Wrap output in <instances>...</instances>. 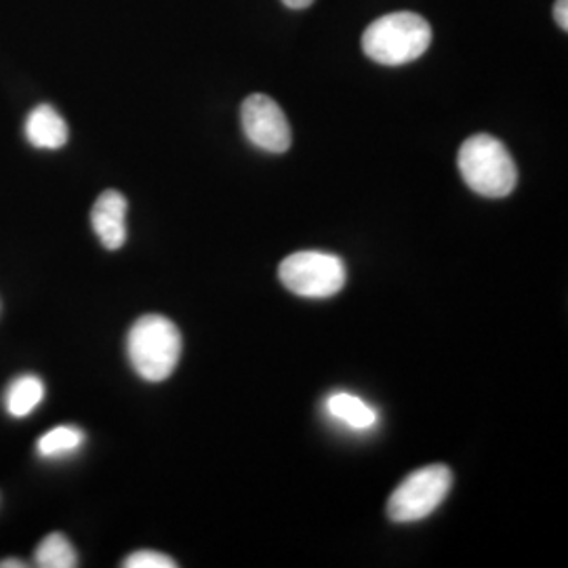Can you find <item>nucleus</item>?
Instances as JSON below:
<instances>
[{
	"label": "nucleus",
	"mask_w": 568,
	"mask_h": 568,
	"mask_svg": "<svg viewBox=\"0 0 568 568\" xmlns=\"http://www.w3.org/2000/svg\"><path fill=\"white\" fill-rule=\"evenodd\" d=\"M182 333L169 318L159 314L142 316L131 326L126 354L135 373L145 382H164L173 375L182 358Z\"/></svg>",
	"instance_id": "f257e3e1"
},
{
	"label": "nucleus",
	"mask_w": 568,
	"mask_h": 568,
	"mask_svg": "<svg viewBox=\"0 0 568 568\" xmlns=\"http://www.w3.org/2000/svg\"><path fill=\"white\" fill-rule=\"evenodd\" d=\"M457 166L469 190L487 199H504L518 183V169L508 148L487 133L471 135L464 142Z\"/></svg>",
	"instance_id": "f03ea898"
},
{
	"label": "nucleus",
	"mask_w": 568,
	"mask_h": 568,
	"mask_svg": "<svg viewBox=\"0 0 568 568\" xmlns=\"http://www.w3.org/2000/svg\"><path fill=\"white\" fill-rule=\"evenodd\" d=\"M432 42V28L417 13H389L373 21L363 34V51L382 65H405L419 60Z\"/></svg>",
	"instance_id": "7ed1b4c3"
},
{
	"label": "nucleus",
	"mask_w": 568,
	"mask_h": 568,
	"mask_svg": "<svg viewBox=\"0 0 568 568\" xmlns=\"http://www.w3.org/2000/svg\"><path fill=\"white\" fill-rule=\"evenodd\" d=\"M453 487V471L443 464L422 467L406 476L403 485L387 499V516L392 523H419L447 499Z\"/></svg>",
	"instance_id": "20e7f679"
},
{
	"label": "nucleus",
	"mask_w": 568,
	"mask_h": 568,
	"mask_svg": "<svg viewBox=\"0 0 568 568\" xmlns=\"http://www.w3.org/2000/svg\"><path fill=\"white\" fill-rule=\"evenodd\" d=\"M278 276L291 293L310 300H325L344 288L345 265L337 255L302 251L284 260Z\"/></svg>",
	"instance_id": "39448f33"
},
{
	"label": "nucleus",
	"mask_w": 568,
	"mask_h": 568,
	"mask_svg": "<svg viewBox=\"0 0 568 568\" xmlns=\"http://www.w3.org/2000/svg\"><path fill=\"white\" fill-rule=\"evenodd\" d=\"M241 121L246 140L264 152L284 154L293 143L283 108L267 95H248L241 110Z\"/></svg>",
	"instance_id": "423d86ee"
},
{
	"label": "nucleus",
	"mask_w": 568,
	"mask_h": 568,
	"mask_svg": "<svg viewBox=\"0 0 568 568\" xmlns=\"http://www.w3.org/2000/svg\"><path fill=\"white\" fill-rule=\"evenodd\" d=\"M126 206L119 190H105L93 204L91 225L108 251H119L126 241Z\"/></svg>",
	"instance_id": "0eeeda50"
},
{
	"label": "nucleus",
	"mask_w": 568,
	"mask_h": 568,
	"mask_svg": "<svg viewBox=\"0 0 568 568\" xmlns=\"http://www.w3.org/2000/svg\"><path fill=\"white\" fill-rule=\"evenodd\" d=\"M23 131L28 142L39 150H60L68 143V135H70L63 116L49 103L37 105L28 114Z\"/></svg>",
	"instance_id": "6e6552de"
},
{
	"label": "nucleus",
	"mask_w": 568,
	"mask_h": 568,
	"mask_svg": "<svg viewBox=\"0 0 568 568\" xmlns=\"http://www.w3.org/2000/svg\"><path fill=\"white\" fill-rule=\"evenodd\" d=\"M326 413L337 419L339 424H345L352 429L365 432L377 424L379 415L371 405H366L363 398L352 396L347 392H335L326 398Z\"/></svg>",
	"instance_id": "1a4fd4ad"
},
{
	"label": "nucleus",
	"mask_w": 568,
	"mask_h": 568,
	"mask_svg": "<svg viewBox=\"0 0 568 568\" xmlns=\"http://www.w3.org/2000/svg\"><path fill=\"white\" fill-rule=\"evenodd\" d=\"M44 398V384H42L39 375H20L16 377L9 387L4 389V410L16 417V419H23L30 413H34V408L41 405Z\"/></svg>",
	"instance_id": "9d476101"
},
{
	"label": "nucleus",
	"mask_w": 568,
	"mask_h": 568,
	"mask_svg": "<svg viewBox=\"0 0 568 568\" xmlns=\"http://www.w3.org/2000/svg\"><path fill=\"white\" fill-rule=\"evenodd\" d=\"M84 432L77 426H58L42 434L37 443V455L41 459H63L72 457L84 447Z\"/></svg>",
	"instance_id": "9b49d317"
},
{
	"label": "nucleus",
	"mask_w": 568,
	"mask_h": 568,
	"mask_svg": "<svg viewBox=\"0 0 568 568\" xmlns=\"http://www.w3.org/2000/svg\"><path fill=\"white\" fill-rule=\"evenodd\" d=\"M34 562L41 568H74L79 567V556L68 537L61 532H51L34 551Z\"/></svg>",
	"instance_id": "f8f14e48"
},
{
	"label": "nucleus",
	"mask_w": 568,
	"mask_h": 568,
	"mask_svg": "<svg viewBox=\"0 0 568 568\" xmlns=\"http://www.w3.org/2000/svg\"><path fill=\"white\" fill-rule=\"evenodd\" d=\"M124 568H175L178 562L169 556H164L161 551H152V549H142L131 554L124 562Z\"/></svg>",
	"instance_id": "ddd939ff"
},
{
	"label": "nucleus",
	"mask_w": 568,
	"mask_h": 568,
	"mask_svg": "<svg viewBox=\"0 0 568 568\" xmlns=\"http://www.w3.org/2000/svg\"><path fill=\"white\" fill-rule=\"evenodd\" d=\"M554 18L556 23L567 32L568 30V0H556L554 4Z\"/></svg>",
	"instance_id": "4468645a"
},
{
	"label": "nucleus",
	"mask_w": 568,
	"mask_h": 568,
	"mask_svg": "<svg viewBox=\"0 0 568 568\" xmlns=\"http://www.w3.org/2000/svg\"><path fill=\"white\" fill-rule=\"evenodd\" d=\"M283 2L288 9H305V7H310L314 0H283Z\"/></svg>",
	"instance_id": "2eb2a0df"
},
{
	"label": "nucleus",
	"mask_w": 568,
	"mask_h": 568,
	"mask_svg": "<svg viewBox=\"0 0 568 568\" xmlns=\"http://www.w3.org/2000/svg\"><path fill=\"white\" fill-rule=\"evenodd\" d=\"M26 562L16 560V558H7V560H0V568H23Z\"/></svg>",
	"instance_id": "dca6fc26"
}]
</instances>
